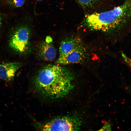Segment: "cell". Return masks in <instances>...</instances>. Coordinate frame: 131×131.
<instances>
[{"mask_svg": "<svg viewBox=\"0 0 131 131\" xmlns=\"http://www.w3.org/2000/svg\"><path fill=\"white\" fill-rule=\"evenodd\" d=\"M131 17V0H126L113 9L86 15L82 22L84 27L93 31L117 33Z\"/></svg>", "mask_w": 131, "mask_h": 131, "instance_id": "obj_2", "label": "cell"}, {"mask_svg": "<svg viewBox=\"0 0 131 131\" xmlns=\"http://www.w3.org/2000/svg\"><path fill=\"white\" fill-rule=\"evenodd\" d=\"M25 0H7V3L10 6L14 8L22 6L24 4Z\"/></svg>", "mask_w": 131, "mask_h": 131, "instance_id": "obj_9", "label": "cell"}, {"mask_svg": "<svg viewBox=\"0 0 131 131\" xmlns=\"http://www.w3.org/2000/svg\"><path fill=\"white\" fill-rule=\"evenodd\" d=\"M22 66L18 62H7L0 64V78L7 82L13 79L17 71Z\"/></svg>", "mask_w": 131, "mask_h": 131, "instance_id": "obj_8", "label": "cell"}, {"mask_svg": "<svg viewBox=\"0 0 131 131\" xmlns=\"http://www.w3.org/2000/svg\"><path fill=\"white\" fill-rule=\"evenodd\" d=\"M85 44L79 37L71 35L67 36L61 41L59 49V55L66 54Z\"/></svg>", "mask_w": 131, "mask_h": 131, "instance_id": "obj_6", "label": "cell"}, {"mask_svg": "<svg viewBox=\"0 0 131 131\" xmlns=\"http://www.w3.org/2000/svg\"><path fill=\"white\" fill-rule=\"evenodd\" d=\"M90 55L87 48L85 45L66 54L59 55L57 62L63 65L82 63L88 59Z\"/></svg>", "mask_w": 131, "mask_h": 131, "instance_id": "obj_5", "label": "cell"}, {"mask_svg": "<svg viewBox=\"0 0 131 131\" xmlns=\"http://www.w3.org/2000/svg\"><path fill=\"white\" fill-rule=\"evenodd\" d=\"M1 19L0 18V26L1 25Z\"/></svg>", "mask_w": 131, "mask_h": 131, "instance_id": "obj_13", "label": "cell"}, {"mask_svg": "<svg viewBox=\"0 0 131 131\" xmlns=\"http://www.w3.org/2000/svg\"><path fill=\"white\" fill-rule=\"evenodd\" d=\"M122 55L125 62L131 67V59L126 56L124 53H122Z\"/></svg>", "mask_w": 131, "mask_h": 131, "instance_id": "obj_11", "label": "cell"}, {"mask_svg": "<svg viewBox=\"0 0 131 131\" xmlns=\"http://www.w3.org/2000/svg\"><path fill=\"white\" fill-rule=\"evenodd\" d=\"M111 129L112 126L111 124L109 122H107L98 131H111Z\"/></svg>", "mask_w": 131, "mask_h": 131, "instance_id": "obj_10", "label": "cell"}, {"mask_svg": "<svg viewBox=\"0 0 131 131\" xmlns=\"http://www.w3.org/2000/svg\"><path fill=\"white\" fill-rule=\"evenodd\" d=\"M31 30L26 24H22L16 28L9 42L10 47L21 54H26L30 50Z\"/></svg>", "mask_w": 131, "mask_h": 131, "instance_id": "obj_3", "label": "cell"}, {"mask_svg": "<svg viewBox=\"0 0 131 131\" xmlns=\"http://www.w3.org/2000/svg\"><path fill=\"white\" fill-rule=\"evenodd\" d=\"M81 121L73 116H63L56 118L45 123L40 124L38 128L42 131H75L80 128Z\"/></svg>", "mask_w": 131, "mask_h": 131, "instance_id": "obj_4", "label": "cell"}, {"mask_svg": "<svg viewBox=\"0 0 131 131\" xmlns=\"http://www.w3.org/2000/svg\"><path fill=\"white\" fill-rule=\"evenodd\" d=\"M73 72L67 68L49 65L42 67L35 75L33 83L36 90L42 95L56 99L68 94L73 89Z\"/></svg>", "mask_w": 131, "mask_h": 131, "instance_id": "obj_1", "label": "cell"}, {"mask_svg": "<svg viewBox=\"0 0 131 131\" xmlns=\"http://www.w3.org/2000/svg\"><path fill=\"white\" fill-rule=\"evenodd\" d=\"M52 42L51 38L48 36L39 45L38 54L40 57L44 60L52 61L56 57V52Z\"/></svg>", "mask_w": 131, "mask_h": 131, "instance_id": "obj_7", "label": "cell"}, {"mask_svg": "<svg viewBox=\"0 0 131 131\" xmlns=\"http://www.w3.org/2000/svg\"><path fill=\"white\" fill-rule=\"evenodd\" d=\"M37 0V1H41L42 0Z\"/></svg>", "mask_w": 131, "mask_h": 131, "instance_id": "obj_14", "label": "cell"}, {"mask_svg": "<svg viewBox=\"0 0 131 131\" xmlns=\"http://www.w3.org/2000/svg\"><path fill=\"white\" fill-rule=\"evenodd\" d=\"M125 88L126 90L131 94V88L130 87H127Z\"/></svg>", "mask_w": 131, "mask_h": 131, "instance_id": "obj_12", "label": "cell"}]
</instances>
